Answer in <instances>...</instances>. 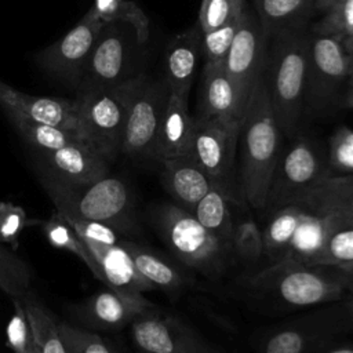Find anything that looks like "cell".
Returning a JSON list of instances; mask_svg holds the SVG:
<instances>
[{
	"mask_svg": "<svg viewBox=\"0 0 353 353\" xmlns=\"http://www.w3.org/2000/svg\"><path fill=\"white\" fill-rule=\"evenodd\" d=\"M281 137L262 73L251 91L239 135L240 188L250 207L255 210H265L283 152Z\"/></svg>",
	"mask_w": 353,
	"mask_h": 353,
	"instance_id": "1",
	"label": "cell"
},
{
	"mask_svg": "<svg viewBox=\"0 0 353 353\" xmlns=\"http://www.w3.org/2000/svg\"><path fill=\"white\" fill-rule=\"evenodd\" d=\"M248 285L262 296L292 309H310L353 296V276L328 266L279 261L255 272Z\"/></svg>",
	"mask_w": 353,
	"mask_h": 353,
	"instance_id": "2",
	"label": "cell"
},
{
	"mask_svg": "<svg viewBox=\"0 0 353 353\" xmlns=\"http://www.w3.org/2000/svg\"><path fill=\"white\" fill-rule=\"evenodd\" d=\"M263 69V81L281 134L295 137L306 95L307 36L302 32L276 36Z\"/></svg>",
	"mask_w": 353,
	"mask_h": 353,
	"instance_id": "3",
	"label": "cell"
},
{
	"mask_svg": "<svg viewBox=\"0 0 353 353\" xmlns=\"http://www.w3.org/2000/svg\"><path fill=\"white\" fill-rule=\"evenodd\" d=\"M154 219L163 241L182 265L208 277L226 270L232 248L210 233L190 211L165 203L157 208Z\"/></svg>",
	"mask_w": 353,
	"mask_h": 353,
	"instance_id": "4",
	"label": "cell"
},
{
	"mask_svg": "<svg viewBox=\"0 0 353 353\" xmlns=\"http://www.w3.org/2000/svg\"><path fill=\"white\" fill-rule=\"evenodd\" d=\"M43 185L57 211L63 215L99 221L117 230L131 228V193L120 178L106 175L90 185L72 186L47 176Z\"/></svg>",
	"mask_w": 353,
	"mask_h": 353,
	"instance_id": "5",
	"label": "cell"
},
{
	"mask_svg": "<svg viewBox=\"0 0 353 353\" xmlns=\"http://www.w3.org/2000/svg\"><path fill=\"white\" fill-rule=\"evenodd\" d=\"M132 77L112 87L79 90L73 98L81 139L109 163L121 154Z\"/></svg>",
	"mask_w": 353,
	"mask_h": 353,
	"instance_id": "6",
	"label": "cell"
},
{
	"mask_svg": "<svg viewBox=\"0 0 353 353\" xmlns=\"http://www.w3.org/2000/svg\"><path fill=\"white\" fill-rule=\"evenodd\" d=\"M352 328L345 301L321 305L270 328L259 350L261 353H313Z\"/></svg>",
	"mask_w": 353,
	"mask_h": 353,
	"instance_id": "7",
	"label": "cell"
},
{
	"mask_svg": "<svg viewBox=\"0 0 353 353\" xmlns=\"http://www.w3.org/2000/svg\"><path fill=\"white\" fill-rule=\"evenodd\" d=\"M168 92L164 81L143 74L131 79L121 154L131 159H154L157 132Z\"/></svg>",
	"mask_w": 353,
	"mask_h": 353,
	"instance_id": "8",
	"label": "cell"
},
{
	"mask_svg": "<svg viewBox=\"0 0 353 353\" xmlns=\"http://www.w3.org/2000/svg\"><path fill=\"white\" fill-rule=\"evenodd\" d=\"M353 77V57L343 41L323 33L307 36V74L305 103L324 109L336 97L343 83Z\"/></svg>",
	"mask_w": 353,
	"mask_h": 353,
	"instance_id": "9",
	"label": "cell"
},
{
	"mask_svg": "<svg viewBox=\"0 0 353 353\" xmlns=\"http://www.w3.org/2000/svg\"><path fill=\"white\" fill-rule=\"evenodd\" d=\"M327 175H330L328 164L323 160L317 145L307 137H295L291 145L281 152L265 210L272 212L298 199Z\"/></svg>",
	"mask_w": 353,
	"mask_h": 353,
	"instance_id": "10",
	"label": "cell"
},
{
	"mask_svg": "<svg viewBox=\"0 0 353 353\" xmlns=\"http://www.w3.org/2000/svg\"><path fill=\"white\" fill-rule=\"evenodd\" d=\"M103 26L105 22L90 8L61 39L36 54L37 65L63 84L77 90Z\"/></svg>",
	"mask_w": 353,
	"mask_h": 353,
	"instance_id": "11",
	"label": "cell"
},
{
	"mask_svg": "<svg viewBox=\"0 0 353 353\" xmlns=\"http://www.w3.org/2000/svg\"><path fill=\"white\" fill-rule=\"evenodd\" d=\"M241 121L194 117L189 156L216 182L228 183L233 171Z\"/></svg>",
	"mask_w": 353,
	"mask_h": 353,
	"instance_id": "12",
	"label": "cell"
},
{
	"mask_svg": "<svg viewBox=\"0 0 353 353\" xmlns=\"http://www.w3.org/2000/svg\"><path fill=\"white\" fill-rule=\"evenodd\" d=\"M123 26V22L105 23L76 91L112 87L132 77L131 44Z\"/></svg>",
	"mask_w": 353,
	"mask_h": 353,
	"instance_id": "13",
	"label": "cell"
},
{
	"mask_svg": "<svg viewBox=\"0 0 353 353\" xmlns=\"http://www.w3.org/2000/svg\"><path fill=\"white\" fill-rule=\"evenodd\" d=\"M130 325L132 341L143 353H215L189 325L152 309Z\"/></svg>",
	"mask_w": 353,
	"mask_h": 353,
	"instance_id": "14",
	"label": "cell"
},
{
	"mask_svg": "<svg viewBox=\"0 0 353 353\" xmlns=\"http://www.w3.org/2000/svg\"><path fill=\"white\" fill-rule=\"evenodd\" d=\"M0 106L10 121L25 119L66 130L81 138L74 99L25 94L0 80Z\"/></svg>",
	"mask_w": 353,
	"mask_h": 353,
	"instance_id": "15",
	"label": "cell"
},
{
	"mask_svg": "<svg viewBox=\"0 0 353 353\" xmlns=\"http://www.w3.org/2000/svg\"><path fill=\"white\" fill-rule=\"evenodd\" d=\"M266 34L259 21L250 12L222 61L226 73L250 95L263 73L266 61Z\"/></svg>",
	"mask_w": 353,
	"mask_h": 353,
	"instance_id": "16",
	"label": "cell"
},
{
	"mask_svg": "<svg viewBox=\"0 0 353 353\" xmlns=\"http://www.w3.org/2000/svg\"><path fill=\"white\" fill-rule=\"evenodd\" d=\"M250 95L226 73L222 63L204 62L199 116L243 121Z\"/></svg>",
	"mask_w": 353,
	"mask_h": 353,
	"instance_id": "17",
	"label": "cell"
},
{
	"mask_svg": "<svg viewBox=\"0 0 353 353\" xmlns=\"http://www.w3.org/2000/svg\"><path fill=\"white\" fill-rule=\"evenodd\" d=\"M50 178L72 186L90 185L109 175V161L83 141L43 153Z\"/></svg>",
	"mask_w": 353,
	"mask_h": 353,
	"instance_id": "18",
	"label": "cell"
},
{
	"mask_svg": "<svg viewBox=\"0 0 353 353\" xmlns=\"http://www.w3.org/2000/svg\"><path fill=\"white\" fill-rule=\"evenodd\" d=\"M150 309L153 305L143 294H124L108 287L81 305L79 317L94 328L117 330L131 324L135 317Z\"/></svg>",
	"mask_w": 353,
	"mask_h": 353,
	"instance_id": "19",
	"label": "cell"
},
{
	"mask_svg": "<svg viewBox=\"0 0 353 353\" xmlns=\"http://www.w3.org/2000/svg\"><path fill=\"white\" fill-rule=\"evenodd\" d=\"M188 101L189 97L186 95L168 92L157 132L154 160L161 163L168 159L189 156L194 117L189 113Z\"/></svg>",
	"mask_w": 353,
	"mask_h": 353,
	"instance_id": "20",
	"label": "cell"
},
{
	"mask_svg": "<svg viewBox=\"0 0 353 353\" xmlns=\"http://www.w3.org/2000/svg\"><path fill=\"white\" fill-rule=\"evenodd\" d=\"M83 241L97 261L102 274L101 281L106 287L124 294H143L154 288L137 270L121 241L117 244H102L91 240Z\"/></svg>",
	"mask_w": 353,
	"mask_h": 353,
	"instance_id": "21",
	"label": "cell"
},
{
	"mask_svg": "<svg viewBox=\"0 0 353 353\" xmlns=\"http://www.w3.org/2000/svg\"><path fill=\"white\" fill-rule=\"evenodd\" d=\"M201 29L197 25L175 34L165 50V79L168 91L189 97L199 57Z\"/></svg>",
	"mask_w": 353,
	"mask_h": 353,
	"instance_id": "22",
	"label": "cell"
},
{
	"mask_svg": "<svg viewBox=\"0 0 353 353\" xmlns=\"http://www.w3.org/2000/svg\"><path fill=\"white\" fill-rule=\"evenodd\" d=\"M161 164L164 186L172 203L192 212L215 181L190 156L168 159Z\"/></svg>",
	"mask_w": 353,
	"mask_h": 353,
	"instance_id": "23",
	"label": "cell"
},
{
	"mask_svg": "<svg viewBox=\"0 0 353 353\" xmlns=\"http://www.w3.org/2000/svg\"><path fill=\"white\" fill-rule=\"evenodd\" d=\"M259 25L266 36L301 32L316 10V0H254Z\"/></svg>",
	"mask_w": 353,
	"mask_h": 353,
	"instance_id": "24",
	"label": "cell"
},
{
	"mask_svg": "<svg viewBox=\"0 0 353 353\" xmlns=\"http://www.w3.org/2000/svg\"><path fill=\"white\" fill-rule=\"evenodd\" d=\"M192 214L210 233L232 248L234 218L232 212V193L228 183L215 181L194 205Z\"/></svg>",
	"mask_w": 353,
	"mask_h": 353,
	"instance_id": "25",
	"label": "cell"
},
{
	"mask_svg": "<svg viewBox=\"0 0 353 353\" xmlns=\"http://www.w3.org/2000/svg\"><path fill=\"white\" fill-rule=\"evenodd\" d=\"M303 212L305 205L299 199H295L269 212V221L262 229L265 247L263 256L269 261V265L284 258Z\"/></svg>",
	"mask_w": 353,
	"mask_h": 353,
	"instance_id": "26",
	"label": "cell"
},
{
	"mask_svg": "<svg viewBox=\"0 0 353 353\" xmlns=\"http://www.w3.org/2000/svg\"><path fill=\"white\" fill-rule=\"evenodd\" d=\"M299 197L314 208L353 222V175H327Z\"/></svg>",
	"mask_w": 353,
	"mask_h": 353,
	"instance_id": "27",
	"label": "cell"
},
{
	"mask_svg": "<svg viewBox=\"0 0 353 353\" xmlns=\"http://www.w3.org/2000/svg\"><path fill=\"white\" fill-rule=\"evenodd\" d=\"M121 244L128 251L137 270L154 288L176 291L186 284L183 273L161 255L132 241H121Z\"/></svg>",
	"mask_w": 353,
	"mask_h": 353,
	"instance_id": "28",
	"label": "cell"
},
{
	"mask_svg": "<svg viewBox=\"0 0 353 353\" xmlns=\"http://www.w3.org/2000/svg\"><path fill=\"white\" fill-rule=\"evenodd\" d=\"M22 303L33 334L34 353H68L59 323L39 302L22 296Z\"/></svg>",
	"mask_w": 353,
	"mask_h": 353,
	"instance_id": "29",
	"label": "cell"
},
{
	"mask_svg": "<svg viewBox=\"0 0 353 353\" xmlns=\"http://www.w3.org/2000/svg\"><path fill=\"white\" fill-rule=\"evenodd\" d=\"M41 228L46 239L52 247L73 254L88 268V270L94 274L95 279H98L99 281L102 280L101 269L97 261L85 247L84 241L69 225V222L62 216L61 212L54 211L51 216L43 222Z\"/></svg>",
	"mask_w": 353,
	"mask_h": 353,
	"instance_id": "30",
	"label": "cell"
},
{
	"mask_svg": "<svg viewBox=\"0 0 353 353\" xmlns=\"http://www.w3.org/2000/svg\"><path fill=\"white\" fill-rule=\"evenodd\" d=\"M307 265L336 268L343 272L353 269V222L336 225Z\"/></svg>",
	"mask_w": 353,
	"mask_h": 353,
	"instance_id": "31",
	"label": "cell"
},
{
	"mask_svg": "<svg viewBox=\"0 0 353 353\" xmlns=\"http://www.w3.org/2000/svg\"><path fill=\"white\" fill-rule=\"evenodd\" d=\"M98 18L105 22H123L132 28L138 44L149 39V18L134 0H94L91 6Z\"/></svg>",
	"mask_w": 353,
	"mask_h": 353,
	"instance_id": "32",
	"label": "cell"
},
{
	"mask_svg": "<svg viewBox=\"0 0 353 353\" xmlns=\"http://www.w3.org/2000/svg\"><path fill=\"white\" fill-rule=\"evenodd\" d=\"M11 123L17 128L19 135L30 146L40 150L41 153L57 150L76 141H83L77 135L58 127L40 124V123L25 120V119L12 120Z\"/></svg>",
	"mask_w": 353,
	"mask_h": 353,
	"instance_id": "33",
	"label": "cell"
},
{
	"mask_svg": "<svg viewBox=\"0 0 353 353\" xmlns=\"http://www.w3.org/2000/svg\"><path fill=\"white\" fill-rule=\"evenodd\" d=\"M263 233L258 222L250 216L243 215L233 225L232 252L243 262L252 265L263 258Z\"/></svg>",
	"mask_w": 353,
	"mask_h": 353,
	"instance_id": "34",
	"label": "cell"
},
{
	"mask_svg": "<svg viewBox=\"0 0 353 353\" xmlns=\"http://www.w3.org/2000/svg\"><path fill=\"white\" fill-rule=\"evenodd\" d=\"M247 14L248 11L245 10L233 21L201 33V54L204 57V62L222 63Z\"/></svg>",
	"mask_w": 353,
	"mask_h": 353,
	"instance_id": "35",
	"label": "cell"
},
{
	"mask_svg": "<svg viewBox=\"0 0 353 353\" xmlns=\"http://www.w3.org/2000/svg\"><path fill=\"white\" fill-rule=\"evenodd\" d=\"M330 175H353V130L341 125L328 142Z\"/></svg>",
	"mask_w": 353,
	"mask_h": 353,
	"instance_id": "36",
	"label": "cell"
},
{
	"mask_svg": "<svg viewBox=\"0 0 353 353\" xmlns=\"http://www.w3.org/2000/svg\"><path fill=\"white\" fill-rule=\"evenodd\" d=\"M245 10V0H201L197 23L201 32H208L233 21Z\"/></svg>",
	"mask_w": 353,
	"mask_h": 353,
	"instance_id": "37",
	"label": "cell"
},
{
	"mask_svg": "<svg viewBox=\"0 0 353 353\" xmlns=\"http://www.w3.org/2000/svg\"><path fill=\"white\" fill-rule=\"evenodd\" d=\"M313 28V32L346 40L353 34V0H338Z\"/></svg>",
	"mask_w": 353,
	"mask_h": 353,
	"instance_id": "38",
	"label": "cell"
},
{
	"mask_svg": "<svg viewBox=\"0 0 353 353\" xmlns=\"http://www.w3.org/2000/svg\"><path fill=\"white\" fill-rule=\"evenodd\" d=\"M12 316L6 328L7 345L14 353H34L32 328L22 303V298H12Z\"/></svg>",
	"mask_w": 353,
	"mask_h": 353,
	"instance_id": "39",
	"label": "cell"
},
{
	"mask_svg": "<svg viewBox=\"0 0 353 353\" xmlns=\"http://www.w3.org/2000/svg\"><path fill=\"white\" fill-rule=\"evenodd\" d=\"M68 353H114L110 345L98 334L68 323H59Z\"/></svg>",
	"mask_w": 353,
	"mask_h": 353,
	"instance_id": "40",
	"label": "cell"
},
{
	"mask_svg": "<svg viewBox=\"0 0 353 353\" xmlns=\"http://www.w3.org/2000/svg\"><path fill=\"white\" fill-rule=\"evenodd\" d=\"M28 225L26 211L11 201H0V243L18 247L21 233Z\"/></svg>",
	"mask_w": 353,
	"mask_h": 353,
	"instance_id": "41",
	"label": "cell"
},
{
	"mask_svg": "<svg viewBox=\"0 0 353 353\" xmlns=\"http://www.w3.org/2000/svg\"><path fill=\"white\" fill-rule=\"evenodd\" d=\"M62 216L69 222V225L76 230V233L83 240H91L102 244H117L121 241L117 233L119 230L109 223H103L99 221L80 219V218H74L63 214Z\"/></svg>",
	"mask_w": 353,
	"mask_h": 353,
	"instance_id": "42",
	"label": "cell"
},
{
	"mask_svg": "<svg viewBox=\"0 0 353 353\" xmlns=\"http://www.w3.org/2000/svg\"><path fill=\"white\" fill-rule=\"evenodd\" d=\"M0 268L29 288L33 276L30 266L14 251L6 248L3 243H0Z\"/></svg>",
	"mask_w": 353,
	"mask_h": 353,
	"instance_id": "43",
	"label": "cell"
},
{
	"mask_svg": "<svg viewBox=\"0 0 353 353\" xmlns=\"http://www.w3.org/2000/svg\"><path fill=\"white\" fill-rule=\"evenodd\" d=\"M0 290L8 294L11 298H22L28 292V287H25L21 281H18L14 276L7 273L0 268Z\"/></svg>",
	"mask_w": 353,
	"mask_h": 353,
	"instance_id": "44",
	"label": "cell"
},
{
	"mask_svg": "<svg viewBox=\"0 0 353 353\" xmlns=\"http://www.w3.org/2000/svg\"><path fill=\"white\" fill-rule=\"evenodd\" d=\"M313 353H353V342H341L332 339L320 346Z\"/></svg>",
	"mask_w": 353,
	"mask_h": 353,
	"instance_id": "45",
	"label": "cell"
},
{
	"mask_svg": "<svg viewBox=\"0 0 353 353\" xmlns=\"http://www.w3.org/2000/svg\"><path fill=\"white\" fill-rule=\"evenodd\" d=\"M338 0H316V10L317 11H327L331 6H334Z\"/></svg>",
	"mask_w": 353,
	"mask_h": 353,
	"instance_id": "46",
	"label": "cell"
},
{
	"mask_svg": "<svg viewBox=\"0 0 353 353\" xmlns=\"http://www.w3.org/2000/svg\"><path fill=\"white\" fill-rule=\"evenodd\" d=\"M345 106L346 108H353V77L349 80V90L345 97Z\"/></svg>",
	"mask_w": 353,
	"mask_h": 353,
	"instance_id": "47",
	"label": "cell"
},
{
	"mask_svg": "<svg viewBox=\"0 0 353 353\" xmlns=\"http://www.w3.org/2000/svg\"><path fill=\"white\" fill-rule=\"evenodd\" d=\"M345 307H346V312L349 314V320H350L352 327H353V296L345 301Z\"/></svg>",
	"mask_w": 353,
	"mask_h": 353,
	"instance_id": "48",
	"label": "cell"
},
{
	"mask_svg": "<svg viewBox=\"0 0 353 353\" xmlns=\"http://www.w3.org/2000/svg\"><path fill=\"white\" fill-rule=\"evenodd\" d=\"M343 46L347 50V52L353 57V34L349 36L346 40H343Z\"/></svg>",
	"mask_w": 353,
	"mask_h": 353,
	"instance_id": "49",
	"label": "cell"
},
{
	"mask_svg": "<svg viewBox=\"0 0 353 353\" xmlns=\"http://www.w3.org/2000/svg\"><path fill=\"white\" fill-rule=\"evenodd\" d=\"M346 273H349V274H352V276H353V269H350V270H349V272H346Z\"/></svg>",
	"mask_w": 353,
	"mask_h": 353,
	"instance_id": "50",
	"label": "cell"
}]
</instances>
